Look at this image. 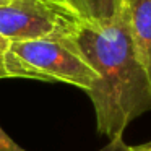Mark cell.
<instances>
[{
    "mask_svg": "<svg viewBox=\"0 0 151 151\" xmlns=\"http://www.w3.org/2000/svg\"><path fill=\"white\" fill-rule=\"evenodd\" d=\"M75 41L99 75L88 93L98 132L109 141L122 138L135 119L151 111V83L132 44L127 7L107 26L83 21Z\"/></svg>",
    "mask_w": 151,
    "mask_h": 151,
    "instance_id": "cell-1",
    "label": "cell"
},
{
    "mask_svg": "<svg viewBox=\"0 0 151 151\" xmlns=\"http://www.w3.org/2000/svg\"><path fill=\"white\" fill-rule=\"evenodd\" d=\"M7 70L10 78L60 81L83 89L86 94L99 80L75 36L10 42Z\"/></svg>",
    "mask_w": 151,
    "mask_h": 151,
    "instance_id": "cell-2",
    "label": "cell"
},
{
    "mask_svg": "<svg viewBox=\"0 0 151 151\" xmlns=\"http://www.w3.org/2000/svg\"><path fill=\"white\" fill-rule=\"evenodd\" d=\"M81 24L67 0H12L0 7V36L10 42L75 36Z\"/></svg>",
    "mask_w": 151,
    "mask_h": 151,
    "instance_id": "cell-3",
    "label": "cell"
},
{
    "mask_svg": "<svg viewBox=\"0 0 151 151\" xmlns=\"http://www.w3.org/2000/svg\"><path fill=\"white\" fill-rule=\"evenodd\" d=\"M127 17L133 49L151 83V0H127Z\"/></svg>",
    "mask_w": 151,
    "mask_h": 151,
    "instance_id": "cell-4",
    "label": "cell"
},
{
    "mask_svg": "<svg viewBox=\"0 0 151 151\" xmlns=\"http://www.w3.org/2000/svg\"><path fill=\"white\" fill-rule=\"evenodd\" d=\"M68 4L85 23L107 26L124 13L127 0H68Z\"/></svg>",
    "mask_w": 151,
    "mask_h": 151,
    "instance_id": "cell-5",
    "label": "cell"
},
{
    "mask_svg": "<svg viewBox=\"0 0 151 151\" xmlns=\"http://www.w3.org/2000/svg\"><path fill=\"white\" fill-rule=\"evenodd\" d=\"M101 151H151V141L138 146H128L124 143L122 138H117V140H111L107 146H104Z\"/></svg>",
    "mask_w": 151,
    "mask_h": 151,
    "instance_id": "cell-6",
    "label": "cell"
},
{
    "mask_svg": "<svg viewBox=\"0 0 151 151\" xmlns=\"http://www.w3.org/2000/svg\"><path fill=\"white\" fill-rule=\"evenodd\" d=\"M10 47V41L0 36V80L2 78H10L7 70V50Z\"/></svg>",
    "mask_w": 151,
    "mask_h": 151,
    "instance_id": "cell-7",
    "label": "cell"
},
{
    "mask_svg": "<svg viewBox=\"0 0 151 151\" xmlns=\"http://www.w3.org/2000/svg\"><path fill=\"white\" fill-rule=\"evenodd\" d=\"M0 151H26L20 146L18 143H15L13 138H10L5 130L0 127Z\"/></svg>",
    "mask_w": 151,
    "mask_h": 151,
    "instance_id": "cell-8",
    "label": "cell"
},
{
    "mask_svg": "<svg viewBox=\"0 0 151 151\" xmlns=\"http://www.w3.org/2000/svg\"><path fill=\"white\" fill-rule=\"evenodd\" d=\"M12 0H0V7H2V5H7V4H10Z\"/></svg>",
    "mask_w": 151,
    "mask_h": 151,
    "instance_id": "cell-9",
    "label": "cell"
},
{
    "mask_svg": "<svg viewBox=\"0 0 151 151\" xmlns=\"http://www.w3.org/2000/svg\"><path fill=\"white\" fill-rule=\"evenodd\" d=\"M67 2H68V0H67Z\"/></svg>",
    "mask_w": 151,
    "mask_h": 151,
    "instance_id": "cell-10",
    "label": "cell"
}]
</instances>
